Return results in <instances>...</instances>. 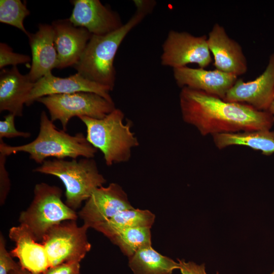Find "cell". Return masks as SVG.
Here are the masks:
<instances>
[{"label": "cell", "instance_id": "6da1fadb", "mask_svg": "<svg viewBox=\"0 0 274 274\" xmlns=\"http://www.w3.org/2000/svg\"><path fill=\"white\" fill-rule=\"evenodd\" d=\"M180 107L183 121L195 127L203 136L256 130H269L273 125L268 111L229 102L188 87L181 88Z\"/></svg>", "mask_w": 274, "mask_h": 274}, {"label": "cell", "instance_id": "7a4b0ae2", "mask_svg": "<svg viewBox=\"0 0 274 274\" xmlns=\"http://www.w3.org/2000/svg\"><path fill=\"white\" fill-rule=\"evenodd\" d=\"M97 151L82 133L72 135L57 129L44 111L41 114L38 135L32 142L12 146L0 140L1 154L7 157L18 152L27 153L30 159L41 164L48 157L92 158Z\"/></svg>", "mask_w": 274, "mask_h": 274}, {"label": "cell", "instance_id": "3957f363", "mask_svg": "<svg viewBox=\"0 0 274 274\" xmlns=\"http://www.w3.org/2000/svg\"><path fill=\"white\" fill-rule=\"evenodd\" d=\"M147 14L136 10L129 20L117 30L104 35H92L80 59L73 66L77 73L112 91L116 80L114 60L119 46Z\"/></svg>", "mask_w": 274, "mask_h": 274}, {"label": "cell", "instance_id": "277c9868", "mask_svg": "<svg viewBox=\"0 0 274 274\" xmlns=\"http://www.w3.org/2000/svg\"><path fill=\"white\" fill-rule=\"evenodd\" d=\"M79 118L86 126L87 141L101 152L108 166L128 161L132 149L139 145L131 130V122L124 123V115L120 109L116 108L102 119Z\"/></svg>", "mask_w": 274, "mask_h": 274}, {"label": "cell", "instance_id": "5b68a950", "mask_svg": "<svg viewBox=\"0 0 274 274\" xmlns=\"http://www.w3.org/2000/svg\"><path fill=\"white\" fill-rule=\"evenodd\" d=\"M33 171L58 178L65 188V203L74 210L106 183L93 158L46 160Z\"/></svg>", "mask_w": 274, "mask_h": 274}, {"label": "cell", "instance_id": "8992f818", "mask_svg": "<svg viewBox=\"0 0 274 274\" xmlns=\"http://www.w3.org/2000/svg\"><path fill=\"white\" fill-rule=\"evenodd\" d=\"M59 187L45 183L35 185L33 198L19 216L20 225L25 227L37 241H42L52 226L68 220H77L78 215L61 200Z\"/></svg>", "mask_w": 274, "mask_h": 274}, {"label": "cell", "instance_id": "52a82bcc", "mask_svg": "<svg viewBox=\"0 0 274 274\" xmlns=\"http://www.w3.org/2000/svg\"><path fill=\"white\" fill-rule=\"evenodd\" d=\"M37 101L46 107L52 121L60 122L65 131L73 117L102 119L116 108L113 101L88 92L52 94L40 97Z\"/></svg>", "mask_w": 274, "mask_h": 274}, {"label": "cell", "instance_id": "ba28073f", "mask_svg": "<svg viewBox=\"0 0 274 274\" xmlns=\"http://www.w3.org/2000/svg\"><path fill=\"white\" fill-rule=\"evenodd\" d=\"M85 224L78 226L76 220L61 222L50 228L42 244L50 267L70 262H80L90 250Z\"/></svg>", "mask_w": 274, "mask_h": 274}, {"label": "cell", "instance_id": "9c48e42d", "mask_svg": "<svg viewBox=\"0 0 274 274\" xmlns=\"http://www.w3.org/2000/svg\"><path fill=\"white\" fill-rule=\"evenodd\" d=\"M207 39L206 35L170 30L162 46L161 64L175 68L196 63L204 68L212 61Z\"/></svg>", "mask_w": 274, "mask_h": 274}, {"label": "cell", "instance_id": "30bf717a", "mask_svg": "<svg viewBox=\"0 0 274 274\" xmlns=\"http://www.w3.org/2000/svg\"><path fill=\"white\" fill-rule=\"evenodd\" d=\"M126 193L115 183L96 189L79 212L84 224L89 228L110 219L120 211L132 209Z\"/></svg>", "mask_w": 274, "mask_h": 274}, {"label": "cell", "instance_id": "8fae6325", "mask_svg": "<svg viewBox=\"0 0 274 274\" xmlns=\"http://www.w3.org/2000/svg\"><path fill=\"white\" fill-rule=\"evenodd\" d=\"M274 97V53L264 72L255 80L245 82L237 79L224 100L244 103L261 111H268Z\"/></svg>", "mask_w": 274, "mask_h": 274}, {"label": "cell", "instance_id": "7c38bea8", "mask_svg": "<svg viewBox=\"0 0 274 274\" xmlns=\"http://www.w3.org/2000/svg\"><path fill=\"white\" fill-rule=\"evenodd\" d=\"M71 3L74 7L68 19L75 26L84 28L92 35H106L124 25L119 14L99 0H73Z\"/></svg>", "mask_w": 274, "mask_h": 274}, {"label": "cell", "instance_id": "4fadbf2b", "mask_svg": "<svg viewBox=\"0 0 274 274\" xmlns=\"http://www.w3.org/2000/svg\"><path fill=\"white\" fill-rule=\"evenodd\" d=\"M111 91L108 87L90 81L78 73L65 78L56 77L51 73L35 83L25 105L30 106L38 98L47 95L79 92L95 93L113 101Z\"/></svg>", "mask_w": 274, "mask_h": 274}, {"label": "cell", "instance_id": "5bb4252c", "mask_svg": "<svg viewBox=\"0 0 274 274\" xmlns=\"http://www.w3.org/2000/svg\"><path fill=\"white\" fill-rule=\"evenodd\" d=\"M207 41L216 70L237 77L247 72V61L241 46L228 36L223 26L215 23Z\"/></svg>", "mask_w": 274, "mask_h": 274}, {"label": "cell", "instance_id": "9a60e30c", "mask_svg": "<svg viewBox=\"0 0 274 274\" xmlns=\"http://www.w3.org/2000/svg\"><path fill=\"white\" fill-rule=\"evenodd\" d=\"M175 81L180 87L202 91L224 99L238 77L218 70H206L186 66L173 68Z\"/></svg>", "mask_w": 274, "mask_h": 274}, {"label": "cell", "instance_id": "2e32d148", "mask_svg": "<svg viewBox=\"0 0 274 274\" xmlns=\"http://www.w3.org/2000/svg\"><path fill=\"white\" fill-rule=\"evenodd\" d=\"M51 25L57 54L56 68L73 66L80 59L92 35L84 28L75 26L68 18L54 21Z\"/></svg>", "mask_w": 274, "mask_h": 274}, {"label": "cell", "instance_id": "e0dca14e", "mask_svg": "<svg viewBox=\"0 0 274 274\" xmlns=\"http://www.w3.org/2000/svg\"><path fill=\"white\" fill-rule=\"evenodd\" d=\"M52 25L40 23L35 33L27 36L31 52V64L27 74L32 82H36L51 73L57 65V54L54 45Z\"/></svg>", "mask_w": 274, "mask_h": 274}, {"label": "cell", "instance_id": "ac0fdd59", "mask_svg": "<svg viewBox=\"0 0 274 274\" xmlns=\"http://www.w3.org/2000/svg\"><path fill=\"white\" fill-rule=\"evenodd\" d=\"M9 236L15 243L10 253L19 259L23 268L32 274H42L50 267L43 245L38 243L25 227H12Z\"/></svg>", "mask_w": 274, "mask_h": 274}, {"label": "cell", "instance_id": "d6986e66", "mask_svg": "<svg viewBox=\"0 0 274 274\" xmlns=\"http://www.w3.org/2000/svg\"><path fill=\"white\" fill-rule=\"evenodd\" d=\"M35 83L27 74L22 75L17 66L0 72V112L7 111L15 117L23 116V106Z\"/></svg>", "mask_w": 274, "mask_h": 274}, {"label": "cell", "instance_id": "ffe728a7", "mask_svg": "<svg viewBox=\"0 0 274 274\" xmlns=\"http://www.w3.org/2000/svg\"><path fill=\"white\" fill-rule=\"evenodd\" d=\"M213 142L219 149L230 146H244L260 151L263 155L274 153V130H256L212 135Z\"/></svg>", "mask_w": 274, "mask_h": 274}, {"label": "cell", "instance_id": "44dd1931", "mask_svg": "<svg viewBox=\"0 0 274 274\" xmlns=\"http://www.w3.org/2000/svg\"><path fill=\"white\" fill-rule=\"evenodd\" d=\"M155 219V215L149 210L133 208L120 211L110 219L95 226L93 228L110 239L121 231L129 228H151Z\"/></svg>", "mask_w": 274, "mask_h": 274}, {"label": "cell", "instance_id": "7402d4cb", "mask_svg": "<svg viewBox=\"0 0 274 274\" xmlns=\"http://www.w3.org/2000/svg\"><path fill=\"white\" fill-rule=\"evenodd\" d=\"M128 266L133 274H172L179 269L178 262L160 254L152 246L140 249L128 258Z\"/></svg>", "mask_w": 274, "mask_h": 274}, {"label": "cell", "instance_id": "603a6c76", "mask_svg": "<svg viewBox=\"0 0 274 274\" xmlns=\"http://www.w3.org/2000/svg\"><path fill=\"white\" fill-rule=\"evenodd\" d=\"M128 258L140 249L152 246L150 228L135 227L121 231L110 238Z\"/></svg>", "mask_w": 274, "mask_h": 274}, {"label": "cell", "instance_id": "cb8c5ba5", "mask_svg": "<svg viewBox=\"0 0 274 274\" xmlns=\"http://www.w3.org/2000/svg\"><path fill=\"white\" fill-rule=\"evenodd\" d=\"M30 15L25 1L20 0L0 1V22L17 28L27 36L29 32L24 27V19Z\"/></svg>", "mask_w": 274, "mask_h": 274}, {"label": "cell", "instance_id": "d4e9b609", "mask_svg": "<svg viewBox=\"0 0 274 274\" xmlns=\"http://www.w3.org/2000/svg\"><path fill=\"white\" fill-rule=\"evenodd\" d=\"M31 60L29 56L13 52L12 48L4 43H0V68L12 65L28 64Z\"/></svg>", "mask_w": 274, "mask_h": 274}, {"label": "cell", "instance_id": "484cf974", "mask_svg": "<svg viewBox=\"0 0 274 274\" xmlns=\"http://www.w3.org/2000/svg\"><path fill=\"white\" fill-rule=\"evenodd\" d=\"M15 116L11 113L4 116V119L0 121V140L4 138L21 137L28 138L31 136L29 132L18 130L15 125Z\"/></svg>", "mask_w": 274, "mask_h": 274}, {"label": "cell", "instance_id": "4316f807", "mask_svg": "<svg viewBox=\"0 0 274 274\" xmlns=\"http://www.w3.org/2000/svg\"><path fill=\"white\" fill-rule=\"evenodd\" d=\"M6 247V241L3 235H0V274H9L15 269L19 263L16 262Z\"/></svg>", "mask_w": 274, "mask_h": 274}, {"label": "cell", "instance_id": "83f0119b", "mask_svg": "<svg viewBox=\"0 0 274 274\" xmlns=\"http://www.w3.org/2000/svg\"><path fill=\"white\" fill-rule=\"evenodd\" d=\"M7 156L0 153V203L3 205L11 188V182L6 163Z\"/></svg>", "mask_w": 274, "mask_h": 274}, {"label": "cell", "instance_id": "f1b7e54d", "mask_svg": "<svg viewBox=\"0 0 274 274\" xmlns=\"http://www.w3.org/2000/svg\"><path fill=\"white\" fill-rule=\"evenodd\" d=\"M80 262H65L50 267L42 274H80Z\"/></svg>", "mask_w": 274, "mask_h": 274}, {"label": "cell", "instance_id": "f546056e", "mask_svg": "<svg viewBox=\"0 0 274 274\" xmlns=\"http://www.w3.org/2000/svg\"><path fill=\"white\" fill-rule=\"evenodd\" d=\"M179 269L182 274H207L204 263L198 264L192 261L186 262L184 259H177ZM216 274H219L217 272Z\"/></svg>", "mask_w": 274, "mask_h": 274}, {"label": "cell", "instance_id": "4dcf8cb0", "mask_svg": "<svg viewBox=\"0 0 274 274\" xmlns=\"http://www.w3.org/2000/svg\"><path fill=\"white\" fill-rule=\"evenodd\" d=\"M133 2L136 10L144 11L147 14L150 11L152 10L154 6V4H155L152 1H133Z\"/></svg>", "mask_w": 274, "mask_h": 274}, {"label": "cell", "instance_id": "1f68e13d", "mask_svg": "<svg viewBox=\"0 0 274 274\" xmlns=\"http://www.w3.org/2000/svg\"><path fill=\"white\" fill-rule=\"evenodd\" d=\"M9 274H32L29 271L23 268L18 263L17 266L14 269L10 271Z\"/></svg>", "mask_w": 274, "mask_h": 274}, {"label": "cell", "instance_id": "d6a6232c", "mask_svg": "<svg viewBox=\"0 0 274 274\" xmlns=\"http://www.w3.org/2000/svg\"><path fill=\"white\" fill-rule=\"evenodd\" d=\"M268 111L270 113V114L272 116L273 124H274V97Z\"/></svg>", "mask_w": 274, "mask_h": 274}, {"label": "cell", "instance_id": "836d02e7", "mask_svg": "<svg viewBox=\"0 0 274 274\" xmlns=\"http://www.w3.org/2000/svg\"><path fill=\"white\" fill-rule=\"evenodd\" d=\"M270 274H274V269H273V271Z\"/></svg>", "mask_w": 274, "mask_h": 274}]
</instances>
